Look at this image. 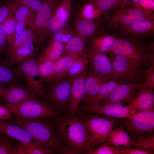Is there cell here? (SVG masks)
I'll list each match as a JSON object with an SVG mask.
<instances>
[{
	"instance_id": "6da1fadb",
	"label": "cell",
	"mask_w": 154,
	"mask_h": 154,
	"mask_svg": "<svg viewBox=\"0 0 154 154\" xmlns=\"http://www.w3.org/2000/svg\"><path fill=\"white\" fill-rule=\"evenodd\" d=\"M18 125L27 130L33 139L46 145L54 153L71 154V151L59 135L54 118L26 119L15 117Z\"/></svg>"
},
{
	"instance_id": "7a4b0ae2",
	"label": "cell",
	"mask_w": 154,
	"mask_h": 154,
	"mask_svg": "<svg viewBox=\"0 0 154 154\" xmlns=\"http://www.w3.org/2000/svg\"><path fill=\"white\" fill-rule=\"evenodd\" d=\"M58 132L64 144L73 154H87V139L84 123L77 115L54 118Z\"/></svg>"
},
{
	"instance_id": "3957f363",
	"label": "cell",
	"mask_w": 154,
	"mask_h": 154,
	"mask_svg": "<svg viewBox=\"0 0 154 154\" xmlns=\"http://www.w3.org/2000/svg\"><path fill=\"white\" fill-rule=\"evenodd\" d=\"M153 42L144 39L119 37L108 54L110 56L121 55L145 66L154 64Z\"/></svg>"
},
{
	"instance_id": "277c9868",
	"label": "cell",
	"mask_w": 154,
	"mask_h": 154,
	"mask_svg": "<svg viewBox=\"0 0 154 154\" xmlns=\"http://www.w3.org/2000/svg\"><path fill=\"white\" fill-rule=\"evenodd\" d=\"M103 116L88 114L81 117L86 132L88 152L106 142L110 133L119 121V118Z\"/></svg>"
},
{
	"instance_id": "5b68a950",
	"label": "cell",
	"mask_w": 154,
	"mask_h": 154,
	"mask_svg": "<svg viewBox=\"0 0 154 154\" xmlns=\"http://www.w3.org/2000/svg\"><path fill=\"white\" fill-rule=\"evenodd\" d=\"M110 57L113 68L112 79L119 84L144 82L148 71L145 66L123 56Z\"/></svg>"
},
{
	"instance_id": "8992f818",
	"label": "cell",
	"mask_w": 154,
	"mask_h": 154,
	"mask_svg": "<svg viewBox=\"0 0 154 154\" xmlns=\"http://www.w3.org/2000/svg\"><path fill=\"white\" fill-rule=\"evenodd\" d=\"M40 98L33 96L17 105H3L16 117L34 119L62 116V114L50 106L45 99Z\"/></svg>"
},
{
	"instance_id": "52a82bcc",
	"label": "cell",
	"mask_w": 154,
	"mask_h": 154,
	"mask_svg": "<svg viewBox=\"0 0 154 154\" xmlns=\"http://www.w3.org/2000/svg\"><path fill=\"white\" fill-rule=\"evenodd\" d=\"M117 126L123 128L132 139L154 133V108L125 118Z\"/></svg>"
},
{
	"instance_id": "ba28073f",
	"label": "cell",
	"mask_w": 154,
	"mask_h": 154,
	"mask_svg": "<svg viewBox=\"0 0 154 154\" xmlns=\"http://www.w3.org/2000/svg\"><path fill=\"white\" fill-rule=\"evenodd\" d=\"M49 84L45 92L46 100L50 106L61 114L66 113L70 98L72 78Z\"/></svg>"
},
{
	"instance_id": "9c48e42d",
	"label": "cell",
	"mask_w": 154,
	"mask_h": 154,
	"mask_svg": "<svg viewBox=\"0 0 154 154\" xmlns=\"http://www.w3.org/2000/svg\"><path fill=\"white\" fill-rule=\"evenodd\" d=\"M154 19V13H143L131 4L119 6L113 10L107 20L108 29L128 25L145 20Z\"/></svg>"
},
{
	"instance_id": "30bf717a",
	"label": "cell",
	"mask_w": 154,
	"mask_h": 154,
	"mask_svg": "<svg viewBox=\"0 0 154 154\" xmlns=\"http://www.w3.org/2000/svg\"><path fill=\"white\" fill-rule=\"evenodd\" d=\"M36 60L35 56H33L19 65L17 68L25 78V87L29 91L46 100L43 81L39 74Z\"/></svg>"
},
{
	"instance_id": "8fae6325",
	"label": "cell",
	"mask_w": 154,
	"mask_h": 154,
	"mask_svg": "<svg viewBox=\"0 0 154 154\" xmlns=\"http://www.w3.org/2000/svg\"><path fill=\"white\" fill-rule=\"evenodd\" d=\"M110 29L119 37L144 39L154 33V19L145 20L128 25H121Z\"/></svg>"
},
{
	"instance_id": "7c38bea8",
	"label": "cell",
	"mask_w": 154,
	"mask_h": 154,
	"mask_svg": "<svg viewBox=\"0 0 154 154\" xmlns=\"http://www.w3.org/2000/svg\"><path fill=\"white\" fill-rule=\"evenodd\" d=\"M60 0H43L40 7L36 13L35 24L37 33L35 44L37 51L42 46L46 37L47 24Z\"/></svg>"
},
{
	"instance_id": "4fadbf2b",
	"label": "cell",
	"mask_w": 154,
	"mask_h": 154,
	"mask_svg": "<svg viewBox=\"0 0 154 154\" xmlns=\"http://www.w3.org/2000/svg\"><path fill=\"white\" fill-rule=\"evenodd\" d=\"M87 75L85 69L80 73L72 78L70 98L66 116L76 115L81 110L80 104L85 96Z\"/></svg>"
},
{
	"instance_id": "5bb4252c",
	"label": "cell",
	"mask_w": 154,
	"mask_h": 154,
	"mask_svg": "<svg viewBox=\"0 0 154 154\" xmlns=\"http://www.w3.org/2000/svg\"><path fill=\"white\" fill-rule=\"evenodd\" d=\"M85 112H90L97 114L117 118H125L135 113L128 106L115 104H102L99 102L91 106L83 105L81 108Z\"/></svg>"
},
{
	"instance_id": "9a60e30c",
	"label": "cell",
	"mask_w": 154,
	"mask_h": 154,
	"mask_svg": "<svg viewBox=\"0 0 154 154\" xmlns=\"http://www.w3.org/2000/svg\"><path fill=\"white\" fill-rule=\"evenodd\" d=\"M128 106L135 114L154 108L153 88H141L129 99Z\"/></svg>"
},
{
	"instance_id": "2e32d148",
	"label": "cell",
	"mask_w": 154,
	"mask_h": 154,
	"mask_svg": "<svg viewBox=\"0 0 154 154\" xmlns=\"http://www.w3.org/2000/svg\"><path fill=\"white\" fill-rule=\"evenodd\" d=\"M142 83L119 84L107 98L100 102L104 104H121L128 102L135 92L143 88Z\"/></svg>"
},
{
	"instance_id": "e0dca14e",
	"label": "cell",
	"mask_w": 154,
	"mask_h": 154,
	"mask_svg": "<svg viewBox=\"0 0 154 154\" xmlns=\"http://www.w3.org/2000/svg\"><path fill=\"white\" fill-rule=\"evenodd\" d=\"M92 62L91 72L105 81L112 79L113 68L111 61L104 54H98L89 58Z\"/></svg>"
},
{
	"instance_id": "ac0fdd59",
	"label": "cell",
	"mask_w": 154,
	"mask_h": 154,
	"mask_svg": "<svg viewBox=\"0 0 154 154\" xmlns=\"http://www.w3.org/2000/svg\"><path fill=\"white\" fill-rule=\"evenodd\" d=\"M33 96L25 86L16 82L6 88L1 98L4 105L12 106L19 104Z\"/></svg>"
},
{
	"instance_id": "d6986e66",
	"label": "cell",
	"mask_w": 154,
	"mask_h": 154,
	"mask_svg": "<svg viewBox=\"0 0 154 154\" xmlns=\"http://www.w3.org/2000/svg\"><path fill=\"white\" fill-rule=\"evenodd\" d=\"M89 44L88 59L98 54H108L112 48L117 37L114 35L101 34L91 37Z\"/></svg>"
},
{
	"instance_id": "ffe728a7",
	"label": "cell",
	"mask_w": 154,
	"mask_h": 154,
	"mask_svg": "<svg viewBox=\"0 0 154 154\" xmlns=\"http://www.w3.org/2000/svg\"><path fill=\"white\" fill-rule=\"evenodd\" d=\"M13 65L6 59L0 57V86L7 87L23 78L22 74Z\"/></svg>"
},
{
	"instance_id": "44dd1931",
	"label": "cell",
	"mask_w": 154,
	"mask_h": 154,
	"mask_svg": "<svg viewBox=\"0 0 154 154\" xmlns=\"http://www.w3.org/2000/svg\"><path fill=\"white\" fill-rule=\"evenodd\" d=\"M100 20H90L80 17L76 20L73 31L86 37L101 34L104 28L99 23Z\"/></svg>"
},
{
	"instance_id": "7402d4cb",
	"label": "cell",
	"mask_w": 154,
	"mask_h": 154,
	"mask_svg": "<svg viewBox=\"0 0 154 154\" xmlns=\"http://www.w3.org/2000/svg\"><path fill=\"white\" fill-rule=\"evenodd\" d=\"M0 132L20 142L28 143L33 140L31 135L27 130L18 124H14L9 121L2 120Z\"/></svg>"
},
{
	"instance_id": "603a6c76",
	"label": "cell",
	"mask_w": 154,
	"mask_h": 154,
	"mask_svg": "<svg viewBox=\"0 0 154 154\" xmlns=\"http://www.w3.org/2000/svg\"><path fill=\"white\" fill-rule=\"evenodd\" d=\"M105 81L90 72L87 76L85 84L84 105L90 106L97 95L101 85Z\"/></svg>"
},
{
	"instance_id": "cb8c5ba5",
	"label": "cell",
	"mask_w": 154,
	"mask_h": 154,
	"mask_svg": "<svg viewBox=\"0 0 154 154\" xmlns=\"http://www.w3.org/2000/svg\"><path fill=\"white\" fill-rule=\"evenodd\" d=\"M64 43L51 39L42 49L37 59L55 61L64 52Z\"/></svg>"
},
{
	"instance_id": "d4e9b609",
	"label": "cell",
	"mask_w": 154,
	"mask_h": 154,
	"mask_svg": "<svg viewBox=\"0 0 154 154\" xmlns=\"http://www.w3.org/2000/svg\"><path fill=\"white\" fill-rule=\"evenodd\" d=\"M107 142L115 147L120 145L132 146L131 138L123 128L120 126L113 129L109 134Z\"/></svg>"
},
{
	"instance_id": "484cf974",
	"label": "cell",
	"mask_w": 154,
	"mask_h": 154,
	"mask_svg": "<svg viewBox=\"0 0 154 154\" xmlns=\"http://www.w3.org/2000/svg\"><path fill=\"white\" fill-rule=\"evenodd\" d=\"M76 59L66 55L54 61V78L53 82H58L65 78Z\"/></svg>"
},
{
	"instance_id": "4316f807",
	"label": "cell",
	"mask_w": 154,
	"mask_h": 154,
	"mask_svg": "<svg viewBox=\"0 0 154 154\" xmlns=\"http://www.w3.org/2000/svg\"><path fill=\"white\" fill-rule=\"evenodd\" d=\"M75 33V32H74ZM86 37L76 33L65 46L66 55L77 58L84 52L86 44Z\"/></svg>"
},
{
	"instance_id": "83f0119b",
	"label": "cell",
	"mask_w": 154,
	"mask_h": 154,
	"mask_svg": "<svg viewBox=\"0 0 154 154\" xmlns=\"http://www.w3.org/2000/svg\"><path fill=\"white\" fill-rule=\"evenodd\" d=\"M99 9L106 19L107 20L112 11L120 6L131 4L129 0H86Z\"/></svg>"
},
{
	"instance_id": "f1b7e54d",
	"label": "cell",
	"mask_w": 154,
	"mask_h": 154,
	"mask_svg": "<svg viewBox=\"0 0 154 154\" xmlns=\"http://www.w3.org/2000/svg\"><path fill=\"white\" fill-rule=\"evenodd\" d=\"M16 3L14 15L17 22L22 23L26 27L35 28V22L36 13L25 5Z\"/></svg>"
},
{
	"instance_id": "f546056e",
	"label": "cell",
	"mask_w": 154,
	"mask_h": 154,
	"mask_svg": "<svg viewBox=\"0 0 154 154\" xmlns=\"http://www.w3.org/2000/svg\"><path fill=\"white\" fill-rule=\"evenodd\" d=\"M37 51L35 43L22 46L16 50L10 62L13 65L19 66L35 56Z\"/></svg>"
},
{
	"instance_id": "4dcf8cb0",
	"label": "cell",
	"mask_w": 154,
	"mask_h": 154,
	"mask_svg": "<svg viewBox=\"0 0 154 154\" xmlns=\"http://www.w3.org/2000/svg\"><path fill=\"white\" fill-rule=\"evenodd\" d=\"M54 61L37 59L38 72L43 81L48 83L54 81Z\"/></svg>"
},
{
	"instance_id": "1f68e13d",
	"label": "cell",
	"mask_w": 154,
	"mask_h": 154,
	"mask_svg": "<svg viewBox=\"0 0 154 154\" xmlns=\"http://www.w3.org/2000/svg\"><path fill=\"white\" fill-rule=\"evenodd\" d=\"M13 141L15 154H44L42 145L35 140L26 143Z\"/></svg>"
},
{
	"instance_id": "d6a6232c",
	"label": "cell",
	"mask_w": 154,
	"mask_h": 154,
	"mask_svg": "<svg viewBox=\"0 0 154 154\" xmlns=\"http://www.w3.org/2000/svg\"><path fill=\"white\" fill-rule=\"evenodd\" d=\"M36 31L37 30L35 28H26L22 34L17 39L7 46L5 59L10 62L16 50L23 45L25 40Z\"/></svg>"
},
{
	"instance_id": "836d02e7",
	"label": "cell",
	"mask_w": 154,
	"mask_h": 154,
	"mask_svg": "<svg viewBox=\"0 0 154 154\" xmlns=\"http://www.w3.org/2000/svg\"><path fill=\"white\" fill-rule=\"evenodd\" d=\"M119 84L112 79L104 82L100 86L91 105L107 98Z\"/></svg>"
},
{
	"instance_id": "e575fe53",
	"label": "cell",
	"mask_w": 154,
	"mask_h": 154,
	"mask_svg": "<svg viewBox=\"0 0 154 154\" xmlns=\"http://www.w3.org/2000/svg\"><path fill=\"white\" fill-rule=\"evenodd\" d=\"M132 146L154 153V133L132 139Z\"/></svg>"
},
{
	"instance_id": "d590c367",
	"label": "cell",
	"mask_w": 154,
	"mask_h": 154,
	"mask_svg": "<svg viewBox=\"0 0 154 154\" xmlns=\"http://www.w3.org/2000/svg\"><path fill=\"white\" fill-rule=\"evenodd\" d=\"M89 61L88 54L86 52L76 58L68 72V78H72L82 72L86 69Z\"/></svg>"
},
{
	"instance_id": "8d00e7d4",
	"label": "cell",
	"mask_w": 154,
	"mask_h": 154,
	"mask_svg": "<svg viewBox=\"0 0 154 154\" xmlns=\"http://www.w3.org/2000/svg\"><path fill=\"white\" fill-rule=\"evenodd\" d=\"M59 1L54 8L52 15L67 21L70 15L72 0Z\"/></svg>"
},
{
	"instance_id": "74e56055",
	"label": "cell",
	"mask_w": 154,
	"mask_h": 154,
	"mask_svg": "<svg viewBox=\"0 0 154 154\" xmlns=\"http://www.w3.org/2000/svg\"><path fill=\"white\" fill-rule=\"evenodd\" d=\"M80 17L90 20L100 19L102 15L100 10L89 2L84 4L80 11Z\"/></svg>"
},
{
	"instance_id": "f35d334b",
	"label": "cell",
	"mask_w": 154,
	"mask_h": 154,
	"mask_svg": "<svg viewBox=\"0 0 154 154\" xmlns=\"http://www.w3.org/2000/svg\"><path fill=\"white\" fill-rule=\"evenodd\" d=\"M67 25L66 21L61 19L52 15L46 26V37L48 35H50L52 37L54 34L66 28Z\"/></svg>"
},
{
	"instance_id": "ab89813d",
	"label": "cell",
	"mask_w": 154,
	"mask_h": 154,
	"mask_svg": "<svg viewBox=\"0 0 154 154\" xmlns=\"http://www.w3.org/2000/svg\"><path fill=\"white\" fill-rule=\"evenodd\" d=\"M14 12H12L2 23L6 36L7 46L11 42L17 23L14 15Z\"/></svg>"
},
{
	"instance_id": "60d3db41",
	"label": "cell",
	"mask_w": 154,
	"mask_h": 154,
	"mask_svg": "<svg viewBox=\"0 0 154 154\" xmlns=\"http://www.w3.org/2000/svg\"><path fill=\"white\" fill-rule=\"evenodd\" d=\"M0 133V154H15L14 141L4 133Z\"/></svg>"
},
{
	"instance_id": "b9f144b4",
	"label": "cell",
	"mask_w": 154,
	"mask_h": 154,
	"mask_svg": "<svg viewBox=\"0 0 154 154\" xmlns=\"http://www.w3.org/2000/svg\"><path fill=\"white\" fill-rule=\"evenodd\" d=\"M131 5L143 13H153L154 0H140L137 3H131Z\"/></svg>"
},
{
	"instance_id": "7bdbcfd3",
	"label": "cell",
	"mask_w": 154,
	"mask_h": 154,
	"mask_svg": "<svg viewBox=\"0 0 154 154\" xmlns=\"http://www.w3.org/2000/svg\"><path fill=\"white\" fill-rule=\"evenodd\" d=\"M74 34L73 31L65 28L54 34L52 36V39L63 43H67L72 38Z\"/></svg>"
},
{
	"instance_id": "ee69618b",
	"label": "cell",
	"mask_w": 154,
	"mask_h": 154,
	"mask_svg": "<svg viewBox=\"0 0 154 154\" xmlns=\"http://www.w3.org/2000/svg\"><path fill=\"white\" fill-rule=\"evenodd\" d=\"M89 154H119L117 148L112 145L104 144L96 149L88 151Z\"/></svg>"
},
{
	"instance_id": "f6af8a7d",
	"label": "cell",
	"mask_w": 154,
	"mask_h": 154,
	"mask_svg": "<svg viewBox=\"0 0 154 154\" xmlns=\"http://www.w3.org/2000/svg\"><path fill=\"white\" fill-rule=\"evenodd\" d=\"M148 71L144 82L142 83L143 88H154V64L149 66Z\"/></svg>"
},
{
	"instance_id": "bcb514c9",
	"label": "cell",
	"mask_w": 154,
	"mask_h": 154,
	"mask_svg": "<svg viewBox=\"0 0 154 154\" xmlns=\"http://www.w3.org/2000/svg\"><path fill=\"white\" fill-rule=\"evenodd\" d=\"M17 3L25 5L35 12L39 10L43 0H14Z\"/></svg>"
},
{
	"instance_id": "7dc6e473",
	"label": "cell",
	"mask_w": 154,
	"mask_h": 154,
	"mask_svg": "<svg viewBox=\"0 0 154 154\" xmlns=\"http://www.w3.org/2000/svg\"><path fill=\"white\" fill-rule=\"evenodd\" d=\"M116 148L119 151V154H152L150 152L135 147L132 148L131 147H119Z\"/></svg>"
},
{
	"instance_id": "c3c4849f",
	"label": "cell",
	"mask_w": 154,
	"mask_h": 154,
	"mask_svg": "<svg viewBox=\"0 0 154 154\" xmlns=\"http://www.w3.org/2000/svg\"><path fill=\"white\" fill-rule=\"evenodd\" d=\"M7 48L6 35L2 23L0 24V57L5 55Z\"/></svg>"
},
{
	"instance_id": "681fc988",
	"label": "cell",
	"mask_w": 154,
	"mask_h": 154,
	"mask_svg": "<svg viewBox=\"0 0 154 154\" xmlns=\"http://www.w3.org/2000/svg\"><path fill=\"white\" fill-rule=\"evenodd\" d=\"M26 29V27L24 24L21 23L17 22L11 42L7 46L17 39L22 34Z\"/></svg>"
},
{
	"instance_id": "f907efd6",
	"label": "cell",
	"mask_w": 154,
	"mask_h": 154,
	"mask_svg": "<svg viewBox=\"0 0 154 154\" xmlns=\"http://www.w3.org/2000/svg\"><path fill=\"white\" fill-rule=\"evenodd\" d=\"M11 111L3 105H0V120L11 121L13 119Z\"/></svg>"
},
{
	"instance_id": "816d5d0a",
	"label": "cell",
	"mask_w": 154,
	"mask_h": 154,
	"mask_svg": "<svg viewBox=\"0 0 154 154\" xmlns=\"http://www.w3.org/2000/svg\"><path fill=\"white\" fill-rule=\"evenodd\" d=\"M10 13L9 8L4 5H0V24L3 23L8 17Z\"/></svg>"
},
{
	"instance_id": "f5cc1de1",
	"label": "cell",
	"mask_w": 154,
	"mask_h": 154,
	"mask_svg": "<svg viewBox=\"0 0 154 154\" xmlns=\"http://www.w3.org/2000/svg\"><path fill=\"white\" fill-rule=\"evenodd\" d=\"M6 87L0 86V98H1L3 94Z\"/></svg>"
},
{
	"instance_id": "db71d44e",
	"label": "cell",
	"mask_w": 154,
	"mask_h": 154,
	"mask_svg": "<svg viewBox=\"0 0 154 154\" xmlns=\"http://www.w3.org/2000/svg\"><path fill=\"white\" fill-rule=\"evenodd\" d=\"M140 0H131L132 3H136L139 1Z\"/></svg>"
},
{
	"instance_id": "11a10c76",
	"label": "cell",
	"mask_w": 154,
	"mask_h": 154,
	"mask_svg": "<svg viewBox=\"0 0 154 154\" xmlns=\"http://www.w3.org/2000/svg\"><path fill=\"white\" fill-rule=\"evenodd\" d=\"M2 126V120H0V132H1V128Z\"/></svg>"
},
{
	"instance_id": "9f6ffc18",
	"label": "cell",
	"mask_w": 154,
	"mask_h": 154,
	"mask_svg": "<svg viewBox=\"0 0 154 154\" xmlns=\"http://www.w3.org/2000/svg\"><path fill=\"white\" fill-rule=\"evenodd\" d=\"M8 0H0V3L4 2Z\"/></svg>"
},
{
	"instance_id": "6f0895ef",
	"label": "cell",
	"mask_w": 154,
	"mask_h": 154,
	"mask_svg": "<svg viewBox=\"0 0 154 154\" xmlns=\"http://www.w3.org/2000/svg\"><path fill=\"white\" fill-rule=\"evenodd\" d=\"M1 98H0V103H1Z\"/></svg>"
}]
</instances>
